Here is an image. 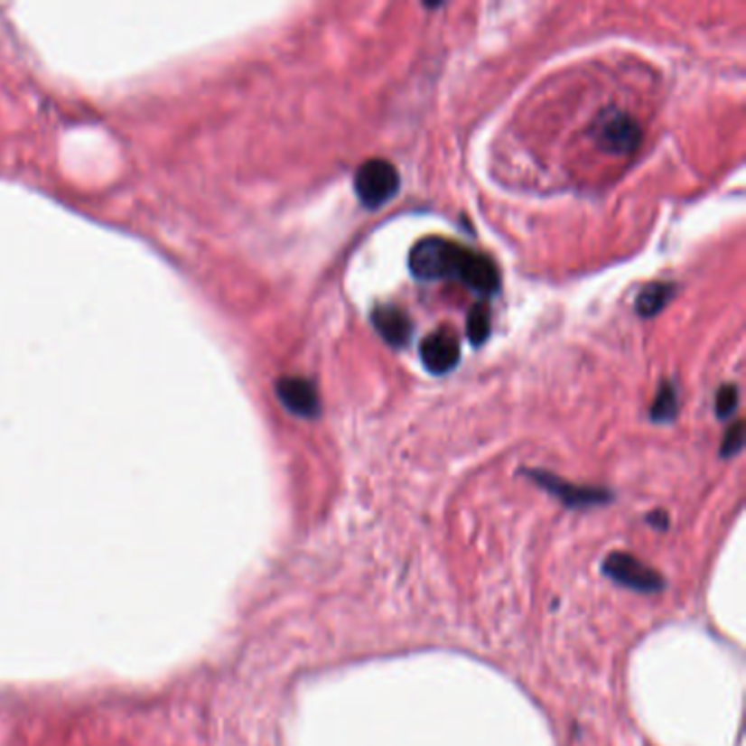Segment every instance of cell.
Segmentation results:
<instances>
[{"label":"cell","mask_w":746,"mask_h":746,"mask_svg":"<svg viewBox=\"0 0 746 746\" xmlns=\"http://www.w3.org/2000/svg\"><path fill=\"white\" fill-rule=\"evenodd\" d=\"M372 324H375L377 333L395 349H403L407 346L409 338H412V322L401 309L395 304H381L372 311Z\"/></svg>","instance_id":"obj_8"},{"label":"cell","mask_w":746,"mask_h":746,"mask_svg":"<svg viewBox=\"0 0 746 746\" xmlns=\"http://www.w3.org/2000/svg\"><path fill=\"white\" fill-rule=\"evenodd\" d=\"M604 572L618 584L633 589L639 593H657L663 589V578L652 567H648L639 558L626 552H615L606 558Z\"/></svg>","instance_id":"obj_4"},{"label":"cell","mask_w":746,"mask_h":746,"mask_svg":"<svg viewBox=\"0 0 746 746\" xmlns=\"http://www.w3.org/2000/svg\"><path fill=\"white\" fill-rule=\"evenodd\" d=\"M398 186H401L398 171L387 160H366L355 173V193L368 210L386 206L398 193Z\"/></svg>","instance_id":"obj_2"},{"label":"cell","mask_w":746,"mask_h":746,"mask_svg":"<svg viewBox=\"0 0 746 746\" xmlns=\"http://www.w3.org/2000/svg\"><path fill=\"white\" fill-rule=\"evenodd\" d=\"M678 414V392L672 383H663L659 395H657L655 403H652L650 418L655 423H670L675 421Z\"/></svg>","instance_id":"obj_10"},{"label":"cell","mask_w":746,"mask_h":746,"mask_svg":"<svg viewBox=\"0 0 746 746\" xmlns=\"http://www.w3.org/2000/svg\"><path fill=\"white\" fill-rule=\"evenodd\" d=\"M409 272L418 281H455L481 296H493L499 289V272L489 256L455 241L429 237L418 241L409 252Z\"/></svg>","instance_id":"obj_1"},{"label":"cell","mask_w":746,"mask_h":746,"mask_svg":"<svg viewBox=\"0 0 746 746\" xmlns=\"http://www.w3.org/2000/svg\"><path fill=\"white\" fill-rule=\"evenodd\" d=\"M742 444H744V424L738 421L729 427L727 434H724L723 449H720V453H723V458H733V455L742 449Z\"/></svg>","instance_id":"obj_13"},{"label":"cell","mask_w":746,"mask_h":746,"mask_svg":"<svg viewBox=\"0 0 746 746\" xmlns=\"http://www.w3.org/2000/svg\"><path fill=\"white\" fill-rule=\"evenodd\" d=\"M738 387L732 386V383H727V386H723L718 390L716 395V414L718 418H729L732 414L738 409Z\"/></svg>","instance_id":"obj_12"},{"label":"cell","mask_w":746,"mask_h":746,"mask_svg":"<svg viewBox=\"0 0 746 746\" xmlns=\"http://www.w3.org/2000/svg\"><path fill=\"white\" fill-rule=\"evenodd\" d=\"M421 361L432 375H447L460 364V340L455 338L453 331H436V333L427 335L421 341Z\"/></svg>","instance_id":"obj_5"},{"label":"cell","mask_w":746,"mask_h":746,"mask_svg":"<svg viewBox=\"0 0 746 746\" xmlns=\"http://www.w3.org/2000/svg\"><path fill=\"white\" fill-rule=\"evenodd\" d=\"M527 475H530L538 486H543L547 493L556 495L563 504H567L572 508H587V506H595V504H604V501H609V497H611L604 489H587V486L569 484V481L556 478V475H552V473H543V471H530Z\"/></svg>","instance_id":"obj_7"},{"label":"cell","mask_w":746,"mask_h":746,"mask_svg":"<svg viewBox=\"0 0 746 746\" xmlns=\"http://www.w3.org/2000/svg\"><path fill=\"white\" fill-rule=\"evenodd\" d=\"M595 141L609 154L626 155L635 152L641 141V129L629 114L611 110L602 114L595 123Z\"/></svg>","instance_id":"obj_3"},{"label":"cell","mask_w":746,"mask_h":746,"mask_svg":"<svg viewBox=\"0 0 746 746\" xmlns=\"http://www.w3.org/2000/svg\"><path fill=\"white\" fill-rule=\"evenodd\" d=\"M676 287L672 283H650L646 284L639 292V296L635 300V309L641 318H655L657 313H661L666 309V304L670 303L672 296H675Z\"/></svg>","instance_id":"obj_9"},{"label":"cell","mask_w":746,"mask_h":746,"mask_svg":"<svg viewBox=\"0 0 746 746\" xmlns=\"http://www.w3.org/2000/svg\"><path fill=\"white\" fill-rule=\"evenodd\" d=\"M466 335L473 346H481L490 335V309L484 303L475 304L466 320Z\"/></svg>","instance_id":"obj_11"},{"label":"cell","mask_w":746,"mask_h":746,"mask_svg":"<svg viewBox=\"0 0 746 746\" xmlns=\"http://www.w3.org/2000/svg\"><path fill=\"white\" fill-rule=\"evenodd\" d=\"M276 395L281 403L292 414L300 418H318L320 416V396L315 386L303 377H283L276 383Z\"/></svg>","instance_id":"obj_6"}]
</instances>
